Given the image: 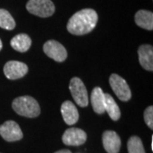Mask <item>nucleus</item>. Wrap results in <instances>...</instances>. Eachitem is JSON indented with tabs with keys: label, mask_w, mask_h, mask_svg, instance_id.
<instances>
[{
	"label": "nucleus",
	"mask_w": 153,
	"mask_h": 153,
	"mask_svg": "<svg viewBox=\"0 0 153 153\" xmlns=\"http://www.w3.org/2000/svg\"><path fill=\"white\" fill-rule=\"evenodd\" d=\"M128 153H146L143 146L142 140L138 136H132L128 140Z\"/></svg>",
	"instance_id": "nucleus-18"
},
{
	"label": "nucleus",
	"mask_w": 153,
	"mask_h": 153,
	"mask_svg": "<svg viewBox=\"0 0 153 153\" xmlns=\"http://www.w3.org/2000/svg\"><path fill=\"white\" fill-rule=\"evenodd\" d=\"M0 27L5 30H13L16 27V22L10 12L0 9Z\"/></svg>",
	"instance_id": "nucleus-17"
},
{
	"label": "nucleus",
	"mask_w": 153,
	"mask_h": 153,
	"mask_svg": "<svg viewBox=\"0 0 153 153\" xmlns=\"http://www.w3.org/2000/svg\"><path fill=\"white\" fill-rule=\"evenodd\" d=\"M152 150L153 151V136L152 138Z\"/></svg>",
	"instance_id": "nucleus-22"
},
{
	"label": "nucleus",
	"mask_w": 153,
	"mask_h": 153,
	"mask_svg": "<svg viewBox=\"0 0 153 153\" xmlns=\"http://www.w3.org/2000/svg\"><path fill=\"white\" fill-rule=\"evenodd\" d=\"M91 105L94 112L97 114H103L105 111V93L100 87L94 88L91 93Z\"/></svg>",
	"instance_id": "nucleus-13"
},
{
	"label": "nucleus",
	"mask_w": 153,
	"mask_h": 153,
	"mask_svg": "<svg viewBox=\"0 0 153 153\" xmlns=\"http://www.w3.org/2000/svg\"><path fill=\"white\" fill-rule=\"evenodd\" d=\"M55 153H71L69 150H60V151H57V152H55Z\"/></svg>",
	"instance_id": "nucleus-20"
},
{
	"label": "nucleus",
	"mask_w": 153,
	"mask_h": 153,
	"mask_svg": "<svg viewBox=\"0 0 153 153\" xmlns=\"http://www.w3.org/2000/svg\"><path fill=\"white\" fill-rule=\"evenodd\" d=\"M44 52L48 57L57 62H63L67 57L65 47L55 40H49L44 44Z\"/></svg>",
	"instance_id": "nucleus-7"
},
{
	"label": "nucleus",
	"mask_w": 153,
	"mask_h": 153,
	"mask_svg": "<svg viewBox=\"0 0 153 153\" xmlns=\"http://www.w3.org/2000/svg\"><path fill=\"white\" fill-rule=\"evenodd\" d=\"M26 8L29 13L42 18L51 16L55 11V4L51 0H29Z\"/></svg>",
	"instance_id": "nucleus-3"
},
{
	"label": "nucleus",
	"mask_w": 153,
	"mask_h": 153,
	"mask_svg": "<svg viewBox=\"0 0 153 153\" xmlns=\"http://www.w3.org/2000/svg\"><path fill=\"white\" fill-rule=\"evenodd\" d=\"M140 64L145 70L153 71V48L150 44H143L138 49Z\"/></svg>",
	"instance_id": "nucleus-12"
},
{
	"label": "nucleus",
	"mask_w": 153,
	"mask_h": 153,
	"mask_svg": "<svg viewBox=\"0 0 153 153\" xmlns=\"http://www.w3.org/2000/svg\"><path fill=\"white\" fill-rule=\"evenodd\" d=\"M134 22L140 27L152 31L153 29V14L148 10H139L134 16Z\"/></svg>",
	"instance_id": "nucleus-15"
},
{
	"label": "nucleus",
	"mask_w": 153,
	"mask_h": 153,
	"mask_svg": "<svg viewBox=\"0 0 153 153\" xmlns=\"http://www.w3.org/2000/svg\"><path fill=\"white\" fill-rule=\"evenodd\" d=\"M12 108L18 115L29 118L37 117L40 114V106L38 101L29 95L15 99L12 102Z\"/></svg>",
	"instance_id": "nucleus-2"
},
{
	"label": "nucleus",
	"mask_w": 153,
	"mask_h": 153,
	"mask_svg": "<svg viewBox=\"0 0 153 153\" xmlns=\"http://www.w3.org/2000/svg\"><path fill=\"white\" fill-rule=\"evenodd\" d=\"M102 143L107 153H118L120 151L121 139L115 131H105L102 135Z\"/></svg>",
	"instance_id": "nucleus-10"
},
{
	"label": "nucleus",
	"mask_w": 153,
	"mask_h": 153,
	"mask_svg": "<svg viewBox=\"0 0 153 153\" xmlns=\"http://www.w3.org/2000/svg\"><path fill=\"white\" fill-rule=\"evenodd\" d=\"M3 48V44H2V41H1V39H0V50L2 49Z\"/></svg>",
	"instance_id": "nucleus-21"
},
{
	"label": "nucleus",
	"mask_w": 153,
	"mask_h": 153,
	"mask_svg": "<svg viewBox=\"0 0 153 153\" xmlns=\"http://www.w3.org/2000/svg\"><path fill=\"white\" fill-rule=\"evenodd\" d=\"M27 71L28 66L27 64L17 60H10L4 66V73L6 77L10 80L22 78Z\"/></svg>",
	"instance_id": "nucleus-8"
},
{
	"label": "nucleus",
	"mask_w": 153,
	"mask_h": 153,
	"mask_svg": "<svg viewBox=\"0 0 153 153\" xmlns=\"http://www.w3.org/2000/svg\"><path fill=\"white\" fill-rule=\"evenodd\" d=\"M109 82L113 92L122 101H128L131 99V90L124 78L113 73L109 78Z\"/></svg>",
	"instance_id": "nucleus-4"
},
{
	"label": "nucleus",
	"mask_w": 153,
	"mask_h": 153,
	"mask_svg": "<svg viewBox=\"0 0 153 153\" xmlns=\"http://www.w3.org/2000/svg\"><path fill=\"white\" fill-rule=\"evenodd\" d=\"M87 140V134L81 128H70L66 129L63 136L62 141L66 146H78L84 144Z\"/></svg>",
	"instance_id": "nucleus-9"
},
{
	"label": "nucleus",
	"mask_w": 153,
	"mask_h": 153,
	"mask_svg": "<svg viewBox=\"0 0 153 153\" xmlns=\"http://www.w3.org/2000/svg\"><path fill=\"white\" fill-rule=\"evenodd\" d=\"M98 22V15L92 9L77 11L67 22L66 29L73 35L81 36L93 31Z\"/></svg>",
	"instance_id": "nucleus-1"
},
{
	"label": "nucleus",
	"mask_w": 153,
	"mask_h": 153,
	"mask_svg": "<svg viewBox=\"0 0 153 153\" xmlns=\"http://www.w3.org/2000/svg\"><path fill=\"white\" fill-rule=\"evenodd\" d=\"M0 135L8 142H14L23 138V133L15 121H6L0 125Z\"/></svg>",
	"instance_id": "nucleus-6"
},
{
	"label": "nucleus",
	"mask_w": 153,
	"mask_h": 153,
	"mask_svg": "<svg viewBox=\"0 0 153 153\" xmlns=\"http://www.w3.org/2000/svg\"><path fill=\"white\" fill-rule=\"evenodd\" d=\"M71 96L76 104L81 107H86L88 104L87 88L79 77L71 78L69 84Z\"/></svg>",
	"instance_id": "nucleus-5"
},
{
	"label": "nucleus",
	"mask_w": 153,
	"mask_h": 153,
	"mask_svg": "<svg viewBox=\"0 0 153 153\" xmlns=\"http://www.w3.org/2000/svg\"><path fill=\"white\" fill-rule=\"evenodd\" d=\"M60 112L67 125H73L79 119L78 111L75 105L70 100H66L62 103L60 106Z\"/></svg>",
	"instance_id": "nucleus-11"
},
{
	"label": "nucleus",
	"mask_w": 153,
	"mask_h": 153,
	"mask_svg": "<svg viewBox=\"0 0 153 153\" xmlns=\"http://www.w3.org/2000/svg\"><path fill=\"white\" fill-rule=\"evenodd\" d=\"M105 111L113 121H117L120 118V109L113 97L109 94H105Z\"/></svg>",
	"instance_id": "nucleus-16"
},
{
	"label": "nucleus",
	"mask_w": 153,
	"mask_h": 153,
	"mask_svg": "<svg viewBox=\"0 0 153 153\" xmlns=\"http://www.w3.org/2000/svg\"><path fill=\"white\" fill-rule=\"evenodd\" d=\"M144 119L146 123V125L153 129V106L150 105L144 111Z\"/></svg>",
	"instance_id": "nucleus-19"
},
{
	"label": "nucleus",
	"mask_w": 153,
	"mask_h": 153,
	"mask_svg": "<svg viewBox=\"0 0 153 153\" xmlns=\"http://www.w3.org/2000/svg\"><path fill=\"white\" fill-rule=\"evenodd\" d=\"M10 45L15 50L21 53H24L30 49L32 45V39L27 34L20 33L11 39Z\"/></svg>",
	"instance_id": "nucleus-14"
}]
</instances>
